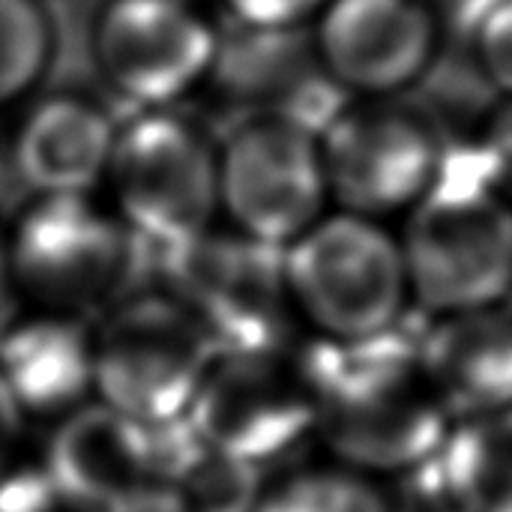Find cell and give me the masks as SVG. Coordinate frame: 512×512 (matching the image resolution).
Wrapping results in <instances>:
<instances>
[{"instance_id": "obj_13", "label": "cell", "mask_w": 512, "mask_h": 512, "mask_svg": "<svg viewBox=\"0 0 512 512\" xmlns=\"http://www.w3.org/2000/svg\"><path fill=\"white\" fill-rule=\"evenodd\" d=\"M120 120L84 90H48L9 126V165L27 195H99Z\"/></svg>"}, {"instance_id": "obj_12", "label": "cell", "mask_w": 512, "mask_h": 512, "mask_svg": "<svg viewBox=\"0 0 512 512\" xmlns=\"http://www.w3.org/2000/svg\"><path fill=\"white\" fill-rule=\"evenodd\" d=\"M444 30L429 0H327L309 24L324 75L354 99L417 90L444 54Z\"/></svg>"}, {"instance_id": "obj_20", "label": "cell", "mask_w": 512, "mask_h": 512, "mask_svg": "<svg viewBox=\"0 0 512 512\" xmlns=\"http://www.w3.org/2000/svg\"><path fill=\"white\" fill-rule=\"evenodd\" d=\"M474 69L498 99H512V0H483L465 27Z\"/></svg>"}, {"instance_id": "obj_11", "label": "cell", "mask_w": 512, "mask_h": 512, "mask_svg": "<svg viewBox=\"0 0 512 512\" xmlns=\"http://www.w3.org/2000/svg\"><path fill=\"white\" fill-rule=\"evenodd\" d=\"M195 441L258 471L315 435V402L285 354H219L186 414Z\"/></svg>"}, {"instance_id": "obj_21", "label": "cell", "mask_w": 512, "mask_h": 512, "mask_svg": "<svg viewBox=\"0 0 512 512\" xmlns=\"http://www.w3.org/2000/svg\"><path fill=\"white\" fill-rule=\"evenodd\" d=\"M492 186L512 201V99H498L471 147Z\"/></svg>"}, {"instance_id": "obj_8", "label": "cell", "mask_w": 512, "mask_h": 512, "mask_svg": "<svg viewBox=\"0 0 512 512\" xmlns=\"http://www.w3.org/2000/svg\"><path fill=\"white\" fill-rule=\"evenodd\" d=\"M219 156V216L231 231L285 249L330 204L318 129L285 114L237 117Z\"/></svg>"}, {"instance_id": "obj_15", "label": "cell", "mask_w": 512, "mask_h": 512, "mask_svg": "<svg viewBox=\"0 0 512 512\" xmlns=\"http://www.w3.org/2000/svg\"><path fill=\"white\" fill-rule=\"evenodd\" d=\"M93 321L21 306L0 327V378L24 420L60 423L93 402Z\"/></svg>"}, {"instance_id": "obj_22", "label": "cell", "mask_w": 512, "mask_h": 512, "mask_svg": "<svg viewBox=\"0 0 512 512\" xmlns=\"http://www.w3.org/2000/svg\"><path fill=\"white\" fill-rule=\"evenodd\" d=\"M327 0H222L231 24L255 30L309 27Z\"/></svg>"}, {"instance_id": "obj_24", "label": "cell", "mask_w": 512, "mask_h": 512, "mask_svg": "<svg viewBox=\"0 0 512 512\" xmlns=\"http://www.w3.org/2000/svg\"><path fill=\"white\" fill-rule=\"evenodd\" d=\"M21 309L12 279H9V264H6V243H3V228H0V327Z\"/></svg>"}, {"instance_id": "obj_25", "label": "cell", "mask_w": 512, "mask_h": 512, "mask_svg": "<svg viewBox=\"0 0 512 512\" xmlns=\"http://www.w3.org/2000/svg\"><path fill=\"white\" fill-rule=\"evenodd\" d=\"M15 177H12V165H9V129L0 126V201L12 192Z\"/></svg>"}, {"instance_id": "obj_16", "label": "cell", "mask_w": 512, "mask_h": 512, "mask_svg": "<svg viewBox=\"0 0 512 512\" xmlns=\"http://www.w3.org/2000/svg\"><path fill=\"white\" fill-rule=\"evenodd\" d=\"M420 369L450 423L512 408V309L432 318L417 339Z\"/></svg>"}, {"instance_id": "obj_18", "label": "cell", "mask_w": 512, "mask_h": 512, "mask_svg": "<svg viewBox=\"0 0 512 512\" xmlns=\"http://www.w3.org/2000/svg\"><path fill=\"white\" fill-rule=\"evenodd\" d=\"M249 512H393V501L381 480L324 462L270 480Z\"/></svg>"}, {"instance_id": "obj_17", "label": "cell", "mask_w": 512, "mask_h": 512, "mask_svg": "<svg viewBox=\"0 0 512 512\" xmlns=\"http://www.w3.org/2000/svg\"><path fill=\"white\" fill-rule=\"evenodd\" d=\"M462 512H512V408L453 423L441 453Z\"/></svg>"}, {"instance_id": "obj_6", "label": "cell", "mask_w": 512, "mask_h": 512, "mask_svg": "<svg viewBox=\"0 0 512 512\" xmlns=\"http://www.w3.org/2000/svg\"><path fill=\"white\" fill-rule=\"evenodd\" d=\"M93 330V399L144 429L183 423L219 357L207 330L159 288H135Z\"/></svg>"}, {"instance_id": "obj_1", "label": "cell", "mask_w": 512, "mask_h": 512, "mask_svg": "<svg viewBox=\"0 0 512 512\" xmlns=\"http://www.w3.org/2000/svg\"><path fill=\"white\" fill-rule=\"evenodd\" d=\"M417 339L396 327L357 342L312 339L300 351L315 438L330 462L396 480L441 453L453 423L423 378Z\"/></svg>"}, {"instance_id": "obj_4", "label": "cell", "mask_w": 512, "mask_h": 512, "mask_svg": "<svg viewBox=\"0 0 512 512\" xmlns=\"http://www.w3.org/2000/svg\"><path fill=\"white\" fill-rule=\"evenodd\" d=\"M99 195L144 261L177 252L216 228V138L177 108L135 111L120 120Z\"/></svg>"}, {"instance_id": "obj_23", "label": "cell", "mask_w": 512, "mask_h": 512, "mask_svg": "<svg viewBox=\"0 0 512 512\" xmlns=\"http://www.w3.org/2000/svg\"><path fill=\"white\" fill-rule=\"evenodd\" d=\"M24 435H27V420L0 378V477L12 462L24 456Z\"/></svg>"}, {"instance_id": "obj_3", "label": "cell", "mask_w": 512, "mask_h": 512, "mask_svg": "<svg viewBox=\"0 0 512 512\" xmlns=\"http://www.w3.org/2000/svg\"><path fill=\"white\" fill-rule=\"evenodd\" d=\"M15 297L96 321L135 291L144 252L102 195H27L3 228Z\"/></svg>"}, {"instance_id": "obj_14", "label": "cell", "mask_w": 512, "mask_h": 512, "mask_svg": "<svg viewBox=\"0 0 512 512\" xmlns=\"http://www.w3.org/2000/svg\"><path fill=\"white\" fill-rule=\"evenodd\" d=\"M207 84L246 114H285L321 126L348 102L324 75L309 27H219V51Z\"/></svg>"}, {"instance_id": "obj_2", "label": "cell", "mask_w": 512, "mask_h": 512, "mask_svg": "<svg viewBox=\"0 0 512 512\" xmlns=\"http://www.w3.org/2000/svg\"><path fill=\"white\" fill-rule=\"evenodd\" d=\"M399 246L411 303L429 318L498 309L512 297V201L471 147H450L438 183L408 210Z\"/></svg>"}, {"instance_id": "obj_19", "label": "cell", "mask_w": 512, "mask_h": 512, "mask_svg": "<svg viewBox=\"0 0 512 512\" xmlns=\"http://www.w3.org/2000/svg\"><path fill=\"white\" fill-rule=\"evenodd\" d=\"M57 54L45 0H0V111L39 93Z\"/></svg>"}, {"instance_id": "obj_5", "label": "cell", "mask_w": 512, "mask_h": 512, "mask_svg": "<svg viewBox=\"0 0 512 512\" xmlns=\"http://www.w3.org/2000/svg\"><path fill=\"white\" fill-rule=\"evenodd\" d=\"M285 288L297 321L315 339L357 342L402 327L411 306L399 237L378 219L324 213L282 249Z\"/></svg>"}, {"instance_id": "obj_9", "label": "cell", "mask_w": 512, "mask_h": 512, "mask_svg": "<svg viewBox=\"0 0 512 512\" xmlns=\"http://www.w3.org/2000/svg\"><path fill=\"white\" fill-rule=\"evenodd\" d=\"M162 288L213 339L219 354H285L297 321L285 288L282 249L255 243L231 228L147 258Z\"/></svg>"}, {"instance_id": "obj_7", "label": "cell", "mask_w": 512, "mask_h": 512, "mask_svg": "<svg viewBox=\"0 0 512 512\" xmlns=\"http://www.w3.org/2000/svg\"><path fill=\"white\" fill-rule=\"evenodd\" d=\"M339 210L387 219L417 207L438 183L450 141L420 102L348 99L318 132Z\"/></svg>"}, {"instance_id": "obj_10", "label": "cell", "mask_w": 512, "mask_h": 512, "mask_svg": "<svg viewBox=\"0 0 512 512\" xmlns=\"http://www.w3.org/2000/svg\"><path fill=\"white\" fill-rule=\"evenodd\" d=\"M219 24L195 0H102L90 57L114 99L135 111L174 108L207 84Z\"/></svg>"}]
</instances>
